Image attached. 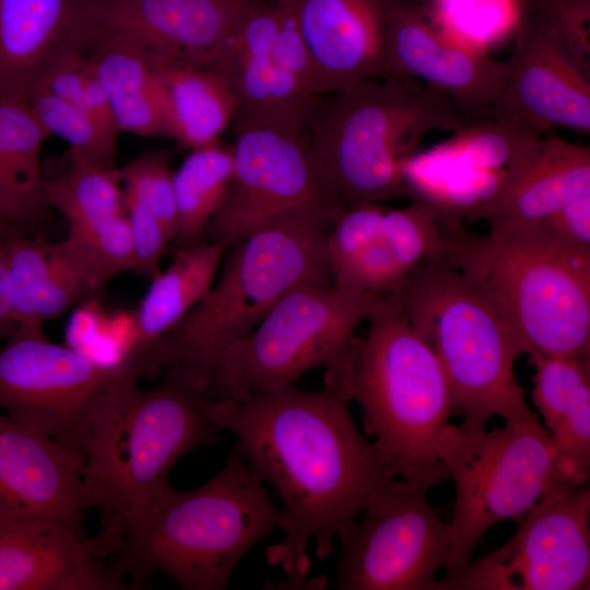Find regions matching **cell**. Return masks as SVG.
Returning a JSON list of instances; mask_svg holds the SVG:
<instances>
[{"label": "cell", "instance_id": "obj_1", "mask_svg": "<svg viewBox=\"0 0 590 590\" xmlns=\"http://www.w3.org/2000/svg\"><path fill=\"white\" fill-rule=\"evenodd\" d=\"M221 429L231 430L251 469L283 503L285 538L266 559L287 576H308L310 544L318 559L373 500L403 482L357 428L347 402L324 388L284 390L243 401L204 400Z\"/></svg>", "mask_w": 590, "mask_h": 590}, {"label": "cell", "instance_id": "obj_2", "mask_svg": "<svg viewBox=\"0 0 590 590\" xmlns=\"http://www.w3.org/2000/svg\"><path fill=\"white\" fill-rule=\"evenodd\" d=\"M150 389L135 363H121L91 417L82 479L85 510H97V538L117 551L127 514L170 484L175 463L191 450L217 441L219 428L204 410L209 381L172 366Z\"/></svg>", "mask_w": 590, "mask_h": 590}, {"label": "cell", "instance_id": "obj_3", "mask_svg": "<svg viewBox=\"0 0 590 590\" xmlns=\"http://www.w3.org/2000/svg\"><path fill=\"white\" fill-rule=\"evenodd\" d=\"M280 516L235 444L222 470L201 486L179 492L169 485L131 509L109 562L137 588L162 571L182 590H225L239 562L271 534Z\"/></svg>", "mask_w": 590, "mask_h": 590}, {"label": "cell", "instance_id": "obj_4", "mask_svg": "<svg viewBox=\"0 0 590 590\" xmlns=\"http://www.w3.org/2000/svg\"><path fill=\"white\" fill-rule=\"evenodd\" d=\"M323 95L305 137L344 210L408 198L402 162L428 132L467 123L448 95L406 76L358 81Z\"/></svg>", "mask_w": 590, "mask_h": 590}, {"label": "cell", "instance_id": "obj_5", "mask_svg": "<svg viewBox=\"0 0 590 590\" xmlns=\"http://www.w3.org/2000/svg\"><path fill=\"white\" fill-rule=\"evenodd\" d=\"M367 320L338 397L361 405L364 432L391 473L428 492L450 479L438 457L440 435L456 412L447 377L430 345L386 294Z\"/></svg>", "mask_w": 590, "mask_h": 590}, {"label": "cell", "instance_id": "obj_6", "mask_svg": "<svg viewBox=\"0 0 590 590\" xmlns=\"http://www.w3.org/2000/svg\"><path fill=\"white\" fill-rule=\"evenodd\" d=\"M332 224L311 214L276 219L234 244L202 298L158 342V374L188 368L210 382L228 350L302 284H332L327 237Z\"/></svg>", "mask_w": 590, "mask_h": 590}, {"label": "cell", "instance_id": "obj_7", "mask_svg": "<svg viewBox=\"0 0 590 590\" xmlns=\"http://www.w3.org/2000/svg\"><path fill=\"white\" fill-rule=\"evenodd\" d=\"M441 259L495 303L523 353L590 357V252L535 224L445 232Z\"/></svg>", "mask_w": 590, "mask_h": 590}, {"label": "cell", "instance_id": "obj_8", "mask_svg": "<svg viewBox=\"0 0 590 590\" xmlns=\"http://www.w3.org/2000/svg\"><path fill=\"white\" fill-rule=\"evenodd\" d=\"M399 309L435 352L447 377L460 424L485 428L534 413L515 374L523 354L508 321L471 279L441 258L423 262L391 293Z\"/></svg>", "mask_w": 590, "mask_h": 590}, {"label": "cell", "instance_id": "obj_9", "mask_svg": "<svg viewBox=\"0 0 590 590\" xmlns=\"http://www.w3.org/2000/svg\"><path fill=\"white\" fill-rule=\"evenodd\" d=\"M384 295L333 284L293 288L228 347L206 399L243 401L281 391L317 367L324 368L323 388L338 396L353 358L355 330Z\"/></svg>", "mask_w": 590, "mask_h": 590}, {"label": "cell", "instance_id": "obj_10", "mask_svg": "<svg viewBox=\"0 0 590 590\" xmlns=\"http://www.w3.org/2000/svg\"><path fill=\"white\" fill-rule=\"evenodd\" d=\"M438 457L455 483L446 575L467 565L491 527L506 519L519 522L553 485L564 482L551 436L535 413L492 430L449 423Z\"/></svg>", "mask_w": 590, "mask_h": 590}, {"label": "cell", "instance_id": "obj_11", "mask_svg": "<svg viewBox=\"0 0 590 590\" xmlns=\"http://www.w3.org/2000/svg\"><path fill=\"white\" fill-rule=\"evenodd\" d=\"M234 172L203 239L231 248L290 214L333 223L345 211L328 188L305 133L281 125L235 120Z\"/></svg>", "mask_w": 590, "mask_h": 590}, {"label": "cell", "instance_id": "obj_12", "mask_svg": "<svg viewBox=\"0 0 590 590\" xmlns=\"http://www.w3.org/2000/svg\"><path fill=\"white\" fill-rule=\"evenodd\" d=\"M498 548L437 579L433 590H585L590 587V485L557 483Z\"/></svg>", "mask_w": 590, "mask_h": 590}, {"label": "cell", "instance_id": "obj_13", "mask_svg": "<svg viewBox=\"0 0 590 590\" xmlns=\"http://www.w3.org/2000/svg\"><path fill=\"white\" fill-rule=\"evenodd\" d=\"M213 69L234 93L235 120L275 123L305 133L321 94L291 0L251 2Z\"/></svg>", "mask_w": 590, "mask_h": 590}, {"label": "cell", "instance_id": "obj_14", "mask_svg": "<svg viewBox=\"0 0 590 590\" xmlns=\"http://www.w3.org/2000/svg\"><path fill=\"white\" fill-rule=\"evenodd\" d=\"M404 482L373 500L338 539L339 590H433L451 551V527Z\"/></svg>", "mask_w": 590, "mask_h": 590}, {"label": "cell", "instance_id": "obj_15", "mask_svg": "<svg viewBox=\"0 0 590 590\" xmlns=\"http://www.w3.org/2000/svg\"><path fill=\"white\" fill-rule=\"evenodd\" d=\"M118 366L45 334H13L0 349V406L10 421L85 458L94 406Z\"/></svg>", "mask_w": 590, "mask_h": 590}, {"label": "cell", "instance_id": "obj_16", "mask_svg": "<svg viewBox=\"0 0 590 590\" xmlns=\"http://www.w3.org/2000/svg\"><path fill=\"white\" fill-rule=\"evenodd\" d=\"M251 0H85L91 26L138 48L213 69Z\"/></svg>", "mask_w": 590, "mask_h": 590}, {"label": "cell", "instance_id": "obj_17", "mask_svg": "<svg viewBox=\"0 0 590 590\" xmlns=\"http://www.w3.org/2000/svg\"><path fill=\"white\" fill-rule=\"evenodd\" d=\"M504 61L493 114L521 119L541 133L553 129L590 133V76L544 24L536 19L523 24Z\"/></svg>", "mask_w": 590, "mask_h": 590}, {"label": "cell", "instance_id": "obj_18", "mask_svg": "<svg viewBox=\"0 0 590 590\" xmlns=\"http://www.w3.org/2000/svg\"><path fill=\"white\" fill-rule=\"evenodd\" d=\"M387 57L392 75L436 87L457 105L467 122L493 114L505 61L460 45L415 8L394 4L388 16Z\"/></svg>", "mask_w": 590, "mask_h": 590}, {"label": "cell", "instance_id": "obj_19", "mask_svg": "<svg viewBox=\"0 0 590 590\" xmlns=\"http://www.w3.org/2000/svg\"><path fill=\"white\" fill-rule=\"evenodd\" d=\"M84 463L54 438L0 416V523L50 519L87 536Z\"/></svg>", "mask_w": 590, "mask_h": 590}, {"label": "cell", "instance_id": "obj_20", "mask_svg": "<svg viewBox=\"0 0 590 590\" xmlns=\"http://www.w3.org/2000/svg\"><path fill=\"white\" fill-rule=\"evenodd\" d=\"M95 536L50 519L0 523V590H128Z\"/></svg>", "mask_w": 590, "mask_h": 590}, {"label": "cell", "instance_id": "obj_21", "mask_svg": "<svg viewBox=\"0 0 590 590\" xmlns=\"http://www.w3.org/2000/svg\"><path fill=\"white\" fill-rule=\"evenodd\" d=\"M321 95L392 75L387 57L388 0H291Z\"/></svg>", "mask_w": 590, "mask_h": 590}, {"label": "cell", "instance_id": "obj_22", "mask_svg": "<svg viewBox=\"0 0 590 590\" xmlns=\"http://www.w3.org/2000/svg\"><path fill=\"white\" fill-rule=\"evenodd\" d=\"M85 0H0V95L28 99L48 67L86 49Z\"/></svg>", "mask_w": 590, "mask_h": 590}, {"label": "cell", "instance_id": "obj_23", "mask_svg": "<svg viewBox=\"0 0 590 590\" xmlns=\"http://www.w3.org/2000/svg\"><path fill=\"white\" fill-rule=\"evenodd\" d=\"M226 250L208 240L178 247L169 266L151 280L135 314L128 354L143 377L158 375L154 365L158 342L211 287Z\"/></svg>", "mask_w": 590, "mask_h": 590}, {"label": "cell", "instance_id": "obj_24", "mask_svg": "<svg viewBox=\"0 0 590 590\" xmlns=\"http://www.w3.org/2000/svg\"><path fill=\"white\" fill-rule=\"evenodd\" d=\"M86 54L120 132L173 138L164 91L142 49L92 27Z\"/></svg>", "mask_w": 590, "mask_h": 590}, {"label": "cell", "instance_id": "obj_25", "mask_svg": "<svg viewBox=\"0 0 590 590\" xmlns=\"http://www.w3.org/2000/svg\"><path fill=\"white\" fill-rule=\"evenodd\" d=\"M586 193H590V148L542 139L532 164L485 221L489 229L535 225Z\"/></svg>", "mask_w": 590, "mask_h": 590}, {"label": "cell", "instance_id": "obj_26", "mask_svg": "<svg viewBox=\"0 0 590 590\" xmlns=\"http://www.w3.org/2000/svg\"><path fill=\"white\" fill-rule=\"evenodd\" d=\"M144 52L165 94L173 139L191 150L220 143L237 115L226 79L211 68Z\"/></svg>", "mask_w": 590, "mask_h": 590}, {"label": "cell", "instance_id": "obj_27", "mask_svg": "<svg viewBox=\"0 0 590 590\" xmlns=\"http://www.w3.org/2000/svg\"><path fill=\"white\" fill-rule=\"evenodd\" d=\"M233 172L232 148L220 143L192 150L174 170L176 248L203 239L208 225L223 203Z\"/></svg>", "mask_w": 590, "mask_h": 590}, {"label": "cell", "instance_id": "obj_28", "mask_svg": "<svg viewBox=\"0 0 590 590\" xmlns=\"http://www.w3.org/2000/svg\"><path fill=\"white\" fill-rule=\"evenodd\" d=\"M45 197L66 217L69 232L126 212L118 167L71 160L67 170L45 180Z\"/></svg>", "mask_w": 590, "mask_h": 590}, {"label": "cell", "instance_id": "obj_29", "mask_svg": "<svg viewBox=\"0 0 590 590\" xmlns=\"http://www.w3.org/2000/svg\"><path fill=\"white\" fill-rule=\"evenodd\" d=\"M28 103L48 133L70 145L72 161L104 168L117 167L118 134L95 117L40 85L32 88Z\"/></svg>", "mask_w": 590, "mask_h": 590}, {"label": "cell", "instance_id": "obj_30", "mask_svg": "<svg viewBox=\"0 0 590 590\" xmlns=\"http://www.w3.org/2000/svg\"><path fill=\"white\" fill-rule=\"evenodd\" d=\"M49 135L28 99L0 95V151L14 173L44 196L40 153Z\"/></svg>", "mask_w": 590, "mask_h": 590}, {"label": "cell", "instance_id": "obj_31", "mask_svg": "<svg viewBox=\"0 0 590 590\" xmlns=\"http://www.w3.org/2000/svg\"><path fill=\"white\" fill-rule=\"evenodd\" d=\"M441 28L453 42L487 52L517 21L516 0H435Z\"/></svg>", "mask_w": 590, "mask_h": 590}, {"label": "cell", "instance_id": "obj_32", "mask_svg": "<svg viewBox=\"0 0 590 590\" xmlns=\"http://www.w3.org/2000/svg\"><path fill=\"white\" fill-rule=\"evenodd\" d=\"M380 235L408 274L423 262L442 256L445 229L420 202L411 200L405 208L385 210Z\"/></svg>", "mask_w": 590, "mask_h": 590}, {"label": "cell", "instance_id": "obj_33", "mask_svg": "<svg viewBox=\"0 0 590 590\" xmlns=\"http://www.w3.org/2000/svg\"><path fill=\"white\" fill-rule=\"evenodd\" d=\"M67 238L82 255L98 291L116 274L135 272V251L126 212L69 232Z\"/></svg>", "mask_w": 590, "mask_h": 590}, {"label": "cell", "instance_id": "obj_34", "mask_svg": "<svg viewBox=\"0 0 590 590\" xmlns=\"http://www.w3.org/2000/svg\"><path fill=\"white\" fill-rule=\"evenodd\" d=\"M534 366L532 400L552 432L562 421L579 389L590 382V357L530 354Z\"/></svg>", "mask_w": 590, "mask_h": 590}, {"label": "cell", "instance_id": "obj_35", "mask_svg": "<svg viewBox=\"0 0 590 590\" xmlns=\"http://www.w3.org/2000/svg\"><path fill=\"white\" fill-rule=\"evenodd\" d=\"M40 85L95 117L109 131L119 134L106 94L86 49H71L58 57L44 72Z\"/></svg>", "mask_w": 590, "mask_h": 590}, {"label": "cell", "instance_id": "obj_36", "mask_svg": "<svg viewBox=\"0 0 590 590\" xmlns=\"http://www.w3.org/2000/svg\"><path fill=\"white\" fill-rule=\"evenodd\" d=\"M118 170L123 192L142 200L155 213L174 241L177 215L169 155L163 151L146 152Z\"/></svg>", "mask_w": 590, "mask_h": 590}, {"label": "cell", "instance_id": "obj_37", "mask_svg": "<svg viewBox=\"0 0 590 590\" xmlns=\"http://www.w3.org/2000/svg\"><path fill=\"white\" fill-rule=\"evenodd\" d=\"M564 482L580 485L590 474V382L585 384L559 424L548 433Z\"/></svg>", "mask_w": 590, "mask_h": 590}, {"label": "cell", "instance_id": "obj_38", "mask_svg": "<svg viewBox=\"0 0 590 590\" xmlns=\"http://www.w3.org/2000/svg\"><path fill=\"white\" fill-rule=\"evenodd\" d=\"M393 250L381 235L331 272L332 284L368 294H389L406 278Z\"/></svg>", "mask_w": 590, "mask_h": 590}, {"label": "cell", "instance_id": "obj_39", "mask_svg": "<svg viewBox=\"0 0 590 590\" xmlns=\"http://www.w3.org/2000/svg\"><path fill=\"white\" fill-rule=\"evenodd\" d=\"M569 58L590 76V0H543L536 17Z\"/></svg>", "mask_w": 590, "mask_h": 590}, {"label": "cell", "instance_id": "obj_40", "mask_svg": "<svg viewBox=\"0 0 590 590\" xmlns=\"http://www.w3.org/2000/svg\"><path fill=\"white\" fill-rule=\"evenodd\" d=\"M385 209L365 204L345 210L331 226L327 237L330 275L381 233Z\"/></svg>", "mask_w": 590, "mask_h": 590}, {"label": "cell", "instance_id": "obj_41", "mask_svg": "<svg viewBox=\"0 0 590 590\" xmlns=\"http://www.w3.org/2000/svg\"><path fill=\"white\" fill-rule=\"evenodd\" d=\"M46 197L27 186L11 168L0 151V212L17 228L36 225L45 216Z\"/></svg>", "mask_w": 590, "mask_h": 590}, {"label": "cell", "instance_id": "obj_42", "mask_svg": "<svg viewBox=\"0 0 590 590\" xmlns=\"http://www.w3.org/2000/svg\"><path fill=\"white\" fill-rule=\"evenodd\" d=\"M538 225L560 244L590 252V193L569 201Z\"/></svg>", "mask_w": 590, "mask_h": 590}, {"label": "cell", "instance_id": "obj_43", "mask_svg": "<svg viewBox=\"0 0 590 590\" xmlns=\"http://www.w3.org/2000/svg\"><path fill=\"white\" fill-rule=\"evenodd\" d=\"M3 239H0V340L10 338L16 331V323L11 312L10 283Z\"/></svg>", "mask_w": 590, "mask_h": 590}, {"label": "cell", "instance_id": "obj_44", "mask_svg": "<svg viewBox=\"0 0 590 590\" xmlns=\"http://www.w3.org/2000/svg\"><path fill=\"white\" fill-rule=\"evenodd\" d=\"M328 581L324 576L308 578L307 576H288L286 580L280 582H268L263 589L280 590H320L324 589Z\"/></svg>", "mask_w": 590, "mask_h": 590}, {"label": "cell", "instance_id": "obj_45", "mask_svg": "<svg viewBox=\"0 0 590 590\" xmlns=\"http://www.w3.org/2000/svg\"><path fill=\"white\" fill-rule=\"evenodd\" d=\"M17 229L20 228H17L14 224L7 220L0 212V239L5 238L8 235Z\"/></svg>", "mask_w": 590, "mask_h": 590}]
</instances>
